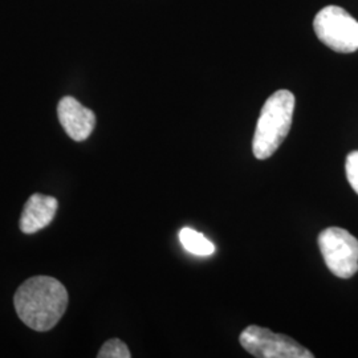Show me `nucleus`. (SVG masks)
<instances>
[{"mask_svg":"<svg viewBox=\"0 0 358 358\" xmlns=\"http://www.w3.org/2000/svg\"><path fill=\"white\" fill-rule=\"evenodd\" d=\"M19 319L34 331L47 332L64 316L68 292L55 278L35 276L23 282L13 297Z\"/></svg>","mask_w":358,"mask_h":358,"instance_id":"obj_1","label":"nucleus"},{"mask_svg":"<svg viewBox=\"0 0 358 358\" xmlns=\"http://www.w3.org/2000/svg\"><path fill=\"white\" fill-rule=\"evenodd\" d=\"M294 96L282 90L269 96L256 124L252 152L257 159H267L287 138L294 118Z\"/></svg>","mask_w":358,"mask_h":358,"instance_id":"obj_2","label":"nucleus"},{"mask_svg":"<svg viewBox=\"0 0 358 358\" xmlns=\"http://www.w3.org/2000/svg\"><path fill=\"white\" fill-rule=\"evenodd\" d=\"M316 36L328 48L338 53H352L358 50V22L344 8L328 6L313 20Z\"/></svg>","mask_w":358,"mask_h":358,"instance_id":"obj_3","label":"nucleus"},{"mask_svg":"<svg viewBox=\"0 0 358 358\" xmlns=\"http://www.w3.org/2000/svg\"><path fill=\"white\" fill-rule=\"evenodd\" d=\"M319 245L327 267L334 276L349 279L358 271V241L348 231L329 227L319 235Z\"/></svg>","mask_w":358,"mask_h":358,"instance_id":"obj_4","label":"nucleus"},{"mask_svg":"<svg viewBox=\"0 0 358 358\" xmlns=\"http://www.w3.org/2000/svg\"><path fill=\"white\" fill-rule=\"evenodd\" d=\"M241 345L257 358H313L312 352L294 338L267 328L251 325L239 336Z\"/></svg>","mask_w":358,"mask_h":358,"instance_id":"obj_5","label":"nucleus"},{"mask_svg":"<svg viewBox=\"0 0 358 358\" xmlns=\"http://www.w3.org/2000/svg\"><path fill=\"white\" fill-rule=\"evenodd\" d=\"M57 115L65 133L73 141H85L96 127V115L71 96L60 100Z\"/></svg>","mask_w":358,"mask_h":358,"instance_id":"obj_6","label":"nucleus"},{"mask_svg":"<svg viewBox=\"0 0 358 358\" xmlns=\"http://www.w3.org/2000/svg\"><path fill=\"white\" fill-rule=\"evenodd\" d=\"M57 206L59 203L56 198L43 194H34L29 196L23 208L20 217V230L31 235L45 229L56 215Z\"/></svg>","mask_w":358,"mask_h":358,"instance_id":"obj_7","label":"nucleus"},{"mask_svg":"<svg viewBox=\"0 0 358 358\" xmlns=\"http://www.w3.org/2000/svg\"><path fill=\"white\" fill-rule=\"evenodd\" d=\"M179 241L186 251L196 256H210L215 252V245L205 235L192 229H182L179 232Z\"/></svg>","mask_w":358,"mask_h":358,"instance_id":"obj_8","label":"nucleus"},{"mask_svg":"<svg viewBox=\"0 0 358 358\" xmlns=\"http://www.w3.org/2000/svg\"><path fill=\"white\" fill-rule=\"evenodd\" d=\"M99 358H130L131 355L129 352V348L125 343H122L118 338L108 340L103 348L100 349Z\"/></svg>","mask_w":358,"mask_h":358,"instance_id":"obj_9","label":"nucleus"},{"mask_svg":"<svg viewBox=\"0 0 358 358\" xmlns=\"http://www.w3.org/2000/svg\"><path fill=\"white\" fill-rule=\"evenodd\" d=\"M346 178L352 189L358 194V150L352 152L346 157Z\"/></svg>","mask_w":358,"mask_h":358,"instance_id":"obj_10","label":"nucleus"}]
</instances>
